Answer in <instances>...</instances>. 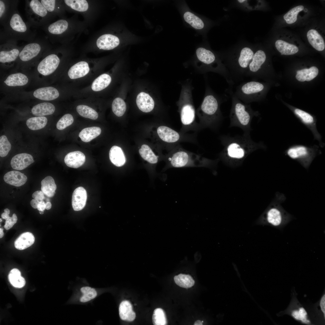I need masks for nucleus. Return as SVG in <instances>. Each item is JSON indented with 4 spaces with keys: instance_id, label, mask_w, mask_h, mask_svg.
Masks as SVG:
<instances>
[{
    "instance_id": "obj_1",
    "label": "nucleus",
    "mask_w": 325,
    "mask_h": 325,
    "mask_svg": "<svg viewBox=\"0 0 325 325\" xmlns=\"http://www.w3.org/2000/svg\"><path fill=\"white\" fill-rule=\"evenodd\" d=\"M256 45L242 40L226 51L217 52L234 83L245 77Z\"/></svg>"
},
{
    "instance_id": "obj_2",
    "label": "nucleus",
    "mask_w": 325,
    "mask_h": 325,
    "mask_svg": "<svg viewBox=\"0 0 325 325\" xmlns=\"http://www.w3.org/2000/svg\"><path fill=\"white\" fill-rule=\"evenodd\" d=\"M228 98L226 94L219 97L207 88L205 96L197 112L201 130L209 128L216 130L218 128L223 119L220 105Z\"/></svg>"
},
{
    "instance_id": "obj_3",
    "label": "nucleus",
    "mask_w": 325,
    "mask_h": 325,
    "mask_svg": "<svg viewBox=\"0 0 325 325\" xmlns=\"http://www.w3.org/2000/svg\"><path fill=\"white\" fill-rule=\"evenodd\" d=\"M223 147L220 154L229 158L242 159L250 153L258 149H266V147L263 142H256L251 138L250 133L244 132L242 135L231 136L221 135L219 137Z\"/></svg>"
},
{
    "instance_id": "obj_4",
    "label": "nucleus",
    "mask_w": 325,
    "mask_h": 325,
    "mask_svg": "<svg viewBox=\"0 0 325 325\" xmlns=\"http://www.w3.org/2000/svg\"><path fill=\"white\" fill-rule=\"evenodd\" d=\"M3 27L0 32V44L8 41L17 42L20 40L29 42L36 37V32L31 29L33 27L28 22L24 21L17 7L13 11Z\"/></svg>"
},
{
    "instance_id": "obj_5",
    "label": "nucleus",
    "mask_w": 325,
    "mask_h": 325,
    "mask_svg": "<svg viewBox=\"0 0 325 325\" xmlns=\"http://www.w3.org/2000/svg\"><path fill=\"white\" fill-rule=\"evenodd\" d=\"M233 88L229 86L225 91L232 100L229 127H237L241 129L244 132L250 133L252 130V119L254 116L258 115V113L252 109L250 104L244 103L239 100L235 95Z\"/></svg>"
},
{
    "instance_id": "obj_6",
    "label": "nucleus",
    "mask_w": 325,
    "mask_h": 325,
    "mask_svg": "<svg viewBox=\"0 0 325 325\" xmlns=\"http://www.w3.org/2000/svg\"><path fill=\"white\" fill-rule=\"evenodd\" d=\"M195 55L196 62L200 63V67L204 70L220 74L226 79L229 86L233 87L235 83L228 71L223 63L217 52L212 50L207 42L197 47Z\"/></svg>"
},
{
    "instance_id": "obj_7",
    "label": "nucleus",
    "mask_w": 325,
    "mask_h": 325,
    "mask_svg": "<svg viewBox=\"0 0 325 325\" xmlns=\"http://www.w3.org/2000/svg\"><path fill=\"white\" fill-rule=\"evenodd\" d=\"M168 161L170 166L175 168L208 167L215 162L185 149L180 144L172 150Z\"/></svg>"
},
{
    "instance_id": "obj_8",
    "label": "nucleus",
    "mask_w": 325,
    "mask_h": 325,
    "mask_svg": "<svg viewBox=\"0 0 325 325\" xmlns=\"http://www.w3.org/2000/svg\"><path fill=\"white\" fill-rule=\"evenodd\" d=\"M177 5L184 23L200 34L206 36L209 30L218 23L194 12L184 1L178 2Z\"/></svg>"
},
{
    "instance_id": "obj_9",
    "label": "nucleus",
    "mask_w": 325,
    "mask_h": 325,
    "mask_svg": "<svg viewBox=\"0 0 325 325\" xmlns=\"http://www.w3.org/2000/svg\"><path fill=\"white\" fill-rule=\"evenodd\" d=\"M25 2L26 17L28 22L32 27H42L50 23L52 15L39 0H26Z\"/></svg>"
},
{
    "instance_id": "obj_10",
    "label": "nucleus",
    "mask_w": 325,
    "mask_h": 325,
    "mask_svg": "<svg viewBox=\"0 0 325 325\" xmlns=\"http://www.w3.org/2000/svg\"><path fill=\"white\" fill-rule=\"evenodd\" d=\"M181 127L180 131L183 133L192 131L197 132L201 130L199 123L195 120V110L192 101L184 99L178 103Z\"/></svg>"
},
{
    "instance_id": "obj_11",
    "label": "nucleus",
    "mask_w": 325,
    "mask_h": 325,
    "mask_svg": "<svg viewBox=\"0 0 325 325\" xmlns=\"http://www.w3.org/2000/svg\"><path fill=\"white\" fill-rule=\"evenodd\" d=\"M280 203L277 201L270 207L258 221V224L281 229L290 222L292 216L283 208Z\"/></svg>"
},
{
    "instance_id": "obj_12",
    "label": "nucleus",
    "mask_w": 325,
    "mask_h": 325,
    "mask_svg": "<svg viewBox=\"0 0 325 325\" xmlns=\"http://www.w3.org/2000/svg\"><path fill=\"white\" fill-rule=\"evenodd\" d=\"M321 152L316 145L308 146L302 144H293L285 151V154L298 162L305 169H308L317 154Z\"/></svg>"
},
{
    "instance_id": "obj_13",
    "label": "nucleus",
    "mask_w": 325,
    "mask_h": 325,
    "mask_svg": "<svg viewBox=\"0 0 325 325\" xmlns=\"http://www.w3.org/2000/svg\"><path fill=\"white\" fill-rule=\"evenodd\" d=\"M50 47L47 37H36L33 40L23 45L18 57L22 62H30L43 52H47Z\"/></svg>"
},
{
    "instance_id": "obj_14",
    "label": "nucleus",
    "mask_w": 325,
    "mask_h": 325,
    "mask_svg": "<svg viewBox=\"0 0 325 325\" xmlns=\"http://www.w3.org/2000/svg\"><path fill=\"white\" fill-rule=\"evenodd\" d=\"M265 88V85L262 83L251 80L240 84L234 92L241 101L248 104L258 99Z\"/></svg>"
},
{
    "instance_id": "obj_15",
    "label": "nucleus",
    "mask_w": 325,
    "mask_h": 325,
    "mask_svg": "<svg viewBox=\"0 0 325 325\" xmlns=\"http://www.w3.org/2000/svg\"><path fill=\"white\" fill-rule=\"evenodd\" d=\"M23 45L19 46L17 42L8 41L0 45V62L9 63L15 61L19 57Z\"/></svg>"
},
{
    "instance_id": "obj_16",
    "label": "nucleus",
    "mask_w": 325,
    "mask_h": 325,
    "mask_svg": "<svg viewBox=\"0 0 325 325\" xmlns=\"http://www.w3.org/2000/svg\"><path fill=\"white\" fill-rule=\"evenodd\" d=\"M293 112L300 121L312 132L314 139L319 142L320 147H323L325 144L322 141V136L318 132L316 124V121L312 115L309 113L298 108H295Z\"/></svg>"
},
{
    "instance_id": "obj_17",
    "label": "nucleus",
    "mask_w": 325,
    "mask_h": 325,
    "mask_svg": "<svg viewBox=\"0 0 325 325\" xmlns=\"http://www.w3.org/2000/svg\"><path fill=\"white\" fill-rule=\"evenodd\" d=\"M60 59L56 54L54 53L47 55L38 65L37 69L39 72L44 76L49 75L53 73L57 68L60 63Z\"/></svg>"
},
{
    "instance_id": "obj_18",
    "label": "nucleus",
    "mask_w": 325,
    "mask_h": 325,
    "mask_svg": "<svg viewBox=\"0 0 325 325\" xmlns=\"http://www.w3.org/2000/svg\"><path fill=\"white\" fill-rule=\"evenodd\" d=\"M68 26L67 21L61 19L42 26V29L46 34L47 37L50 39L55 36L64 34L67 31Z\"/></svg>"
},
{
    "instance_id": "obj_19",
    "label": "nucleus",
    "mask_w": 325,
    "mask_h": 325,
    "mask_svg": "<svg viewBox=\"0 0 325 325\" xmlns=\"http://www.w3.org/2000/svg\"><path fill=\"white\" fill-rule=\"evenodd\" d=\"M18 0H0V23L3 26L13 11L17 7Z\"/></svg>"
},
{
    "instance_id": "obj_20",
    "label": "nucleus",
    "mask_w": 325,
    "mask_h": 325,
    "mask_svg": "<svg viewBox=\"0 0 325 325\" xmlns=\"http://www.w3.org/2000/svg\"><path fill=\"white\" fill-rule=\"evenodd\" d=\"M87 197V193L84 187H79L76 188L72 196V204L73 210L79 211L83 209L85 206Z\"/></svg>"
},
{
    "instance_id": "obj_21",
    "label": "nucleus",
    "mask_w": 325,
    "mask_h": 325,
    "mask_svg": "<svg viewBox=\"0 0 325 325\" xmlns=\"http://www.w3.org/2000/svg\"><path fill=\"white\" fill-rule=\"evenodd\" d=\"M34 162L32 155L26 153L17 154L12 158L11 161V167L14 169L23 170Z\"/></svg>"
},
{
    "instance_id": "obj_22",
    "label": "nucleus",
    "mask_w": 325,
    "mask_h": 325,
    "mask_svg": "<svg viewBox=\"0 0 325 325\" xmlns=\"http://www.w3.org/2000/svg\"><path fill=\"white\" fill-rule=\"evenodd\" d=\"M119 43V38L111 34L103 35L97 39L96 45L100 49L110 50L117 46Z\"/></svg>"
},
{
    "instance_id": "obj_23",
    "label": "nucleus",
    "mask_w": 325,
    "mask_h": 325,
    "mask_svg": "<svg viewBox=\"0 0 325 325\" xmlns=\"http://www.w3.org/2000/svg\"><path fill=\"white\" fill-rule=\"evenodd\" d=\"M85 156L81 151H76L68 153L65 156L64 161L66 165L70 167L77 168L84 163Z\"/></svg>"
},
{
    "instance_id": "obj_24",
    "label": "nucleus",
    "mask_w": 325,
    "mask_h": 325,
    "mask_svg": "<svg viewBox=\"0 0 325 325\" xmlns=\"http://www.w3.org/2000/svg\"><path fill=\"white\" fill-rule=\"evenodd\" d=\"M306 36L309 43L315 49L322 51L325 49L324 39L317 30L313 29H309L307 32Z\"/></svg>"
},
{
    "instance_id": "obj_25",
    "label": "nucleus",
    "mask_w": 325,
    "mask_h": 325,
    "mask_svg": "<svg viewBox=\"0 0 325 325\" xmlns=\"http://www.w3.org/2000/svg\"><path fill=\"white\" fill-rule=\"evenodd\" d=\"M136 102L139 109L145 113L150 112L154 107V102L152 98L144 92H141L138 95Z\"/></svg>"
},
{
    "instance_id": "obj_26",
    "label": "nucleus",
    "mask_w": 325,
    "mask_h": 325,
    "mask_svg": "<svg viewBox=\"0 0 325 325\" xmlns=\"http://www.w3.org/2000/svg\"><path fill=\"white\" fill-rule=\"evenodd\" d=\"M89 70L88 63L85 61H81L72 66L69 69L68 74L71 79H75L85 76Z\"/></svg>"
},
{
    "instance_id": "obj_27",
    "label": "nucleus",
    "mask_w": 325,
    "mask_h": 325,
    "mask_svg": "<svg viewBox=\"0 0 325 325\" xmlns=\"http://www.w3.org/2000/svg\"><path fill=\"white\" fill-rule=\"evenodd\" d=\"M274 44L276 49L282 55H293L297 53L299 51V48L297 45L283 39H277Z\"/></svg>"
},
{
    "instance_id": "obj_28",
    "label": "nucleus",
    "mask_w": 325,
    "mask_h": 325,
    "mask_svg": "<svg viewBox=\"0 0 325 325\" xmlns=\"http://www.w3.org/2000/svg\"><path fill=\"white\" fill-rule=\"evenodd\" d=\"M4 180L6 183L10 185L19 187L26 183L27 181V177L20 172L12 171L5 174Z\"/></svg>"
},
{
    "instance_id": "obj_29",
    "label": "nucleus",
    "mask_w": 325,
    "mask_h": 325,
    "mask_svg": "<svg viewBox=\"0 0 325 325\" xmlns=\"http://www.w3.org/2000/svg\"><path fill=\"white\" fill-rule=\"evenodd\" d=\"M33 95L36 98L45 101H51L57 98L59 94L58 90L52 87L39 88L36 90Z\"/></svg>"
},
{
    "instance_id": "obj_30",
    "label": "nucleus",
    "mask_w": 325,
    "mask_h": 325,
    "mask_svg": "<svg viewBox=\"0 0 325 325\" xmlns=\"http://www.w3.org/2000/svg\"><path fill=\"white\" fill-rule=\"evenodd\" d=\"M119 313L120 318L123 320L132 321L135 318V314L132 310V305L127 300L123 301L120 304Z\"/></svg>"
},
{
    "instance_id": "obj_31",
    "label": "nucleus",
    "mask_w": 325,
    "mask_h": 325,
    "mask_svg": "<svg viewBox=\"0 0 325 325\" xmlns=\"http://www.w3.org/2000/svg\"><path fill=\"white\" fill-rule=\"evenodd\" d=\"M35 238L32 234L26 232L21 234L15 240L14 245L17 249L23 250L30 247L34 243Z\"/></svg>"
},
{
    "instance_id": "obj_32",
    "label": "nucleus",
    "mask_w": 325,
    "mask_h": 325,
    "mask_svg": "<svg viewBox=\"0 0 325 325\" xmlns=\"http://www.w3.org/2000/svg\"><path fill=\"white\" fill-rule=\"evenodd\" d=\"M111 162L117 167H121L125 162V158L121 148L117 146H113L111 148L109 153Z\"/></svg>"
},
{
    "instance_id": "obj_33",
    "label": "nucleus",
    "mask_w": 325,
    "mask_h": 325,
    "mask_svg": "<svg viewBox=\"0 0 325 325\" xmlns=\"http://www.w3.org/2000/svg\"><path fill=\"white\" fill-rule=\"evenodd\" d=\"M55 110L54 106L48 102H44L34 106L32 109V114L37 116H42L53 113Z\"/></svg>"
},
{
    "instance_id": "obj_34",
    "label": "nucleus",
    "mask_w": 325,
    "mask_h": 325,
    "mask_svg": "<svg viewBox=\"0 0 325 325\" xmlns=\"http://www.w3.org/2000/svg\"><path fill=\"white\" fill-rule=\"evenodd\" d=\"M41 190L43 193L47 197H53L55 193L57 186L53 178L48 176L46 177L41 182Z\"/></svg>"
},
{
    "instance_id": "obj_35",
    "label": "nucleus",
    "mask_w": 325,
    "mask_h": 325,
    "mask_svg": "<svg viewBox=\"0 0 325 325\" xmlns=\"http://www.w3.org/2000/svg\"><path fill=\"white\" fill-rule=\"evenodd\" d=\"M28 81V78L25 75L17 73L9 75L4 82L9 86H16L25 85Z\"/></svg>"
},
{
    "instance_id": "obj_36",
    "label": "nucleus",
    "mask_w": 325,
    "mask_h": 325,
    "mask_svg": "<svg viewBox=\"0 0 325 325\" xmlns=\"http://www.w3.org/2000/svg\"><path fill=\"white\" fill-rule=\"evenodd\" d=\"M101 129L98 127L85 128L79 133V136L82 141L88 142L96 138L101 133Z\"/></svg>"
},
{
    "instance_id": "obj_37",
    "label": "nucleus",
    "mask_w": 325,
    "mask_h": 325,
    "mask_svg": "<svg viewBox=\"0 0 325 325\" xmlns=\"http://www.w3.org/2000/svg\"><path fill=\"white\" fill-rule=\"evenodd\" d=\"M111 81L110 76L107 74H103L96 78L93 82L91 88L94 91H101L107 87Z\"/></svg>"
},
{
    "instance_id": "obj_38",
    "label": "nucleus",
    "mask_w": 325,
    "mask_h": 325,
    "mask_svg": "<svg viewBox=\"0 0 325 325\" xmlns=\"http://www.w3.org/2000/svg\"><path fill=\"white\" fill-rule=\"evenodd\" d=\"M139 152L141 157L150 163L154 164L157 162L159 156L156 155L148 145H143Z\"/></svg>"
},
{
    "instance_id": "obj_39",
    "label": "nucleus",
    "mask_w": 325,
    "mask_h": 325,
    "mask_svg": "<svg viewBox=\"0 0 325 325\" xmlns=\"http://www.w3.org/2000/svg\"><path fill=\"white\" fill-rule=\"evenodd\" d=\"M47 119L45 116H37L30 118L26 122L28 127L33 130H39L44 128L46 125Z\"/></svg>"
},
{
    "instance_id": "obj_40",
    "label": "nucleus",
    "mask_w": 325,
    "mask_h": 325,
    "mask_svg": "<svg viewBox=\"0 0 325 325\" xmlns=\"http://www.w3.org/2000/svg\"><path fill=\"white\" fill-rule=\"evenodd\" d=\"M8 279L11 284L16 287H22L25 284V279L21 276L20 271L17 268H14L11 271L8 275Z\"/></svg>"
},
{
    "instance_id": "obj_41",
    "label": "nucleus",
    "mask_w": 325,
    "mask_h": 325,
    "mask_svg": "<svg viewBox=\"0 0 325 325\" xmlns=\"http://www.w3.org/2000/svg\"><path fill=\"white\" fill-rule=\"evenodd\" d=\"M304 9V7L302 5L294 7L284 15L283 18L288 24L294 23L297 20L298 15Z\"/></svg>"
},
{
    "instance_id": "obj_42",
    "label": "nucleus",
    "mask_w": 325,
    "mask_h": 325,
    "mask_svg": "<svg viewBox=\"0 0 325 325\" xmlns=\"http://www.w3.org/2000/svg\"><path fill=\"white\" fill-rule=\"evenodd\" d=\"M174 280L178 285L185 288L192 287L195 283L194 280L191 276L182 274L175 276Z\"/></svg>"
},
{
    "instance_id": "obj_43",
    "label": "nucleus",
    "mask_w": 325,
    "mask_h": 325,
    "mask_svg": "<svg viewBox=\"0 0 325 325\" xmlns=\"http://www.w3.org/2000/svg\"><path fill=\"white\" fill-rule=\"evenodd\" d=\"M63 2L67 6L79 12L85 11L88 8V3L85 0H64Z\"/></svg>"
},
{
    "instance_id": "obj_44",
    "label": "nucleus",
    "mask_w": 325,
    "mask_h": 325,
    "mask_svg": "<svg viewBox=\"0 0 325 325\" xmlns=\"http://www.w3.org/2000/svg\"><path fill=\"white\" fill-rule=\"evenodd\" d=\"M78 113L81 116L93 120L96 119L98 117L97 112L91 107L84 105L78 106L76 108Z\"/></svg>"
},
{
    "instance_id": "obj_45",
    "label": "nucleus",
    "mask_w": 325,
    "mask_h": 325,
    "mask_svg": "<svg viewBox=\"0 0 325 325\" xmlns=\"http://www.w3.org/2000/svg\"><path fill=\"white\" fill-rule=\"evenodd\" d=\"M114 113L118 117L123 116L126 109V104L124 101L120 98H117L113 101L112 105Z\"/></svg>"
},
{
    "instance_id": "obj_46",
    "label": "nucleus",
    "mask_w": 325,
    "mask_h": 325,
    "mask_svg": "<svg viewBox=\"0 0 325 325\" xmlns=\"http://www.w3.org/2000/svg\"><path fill=\"white\" fill-rule=\"evenodd\" d=\"M152 320L154 325L167 324V321L166 314L162 309L157 308L154 311L152 316Z\"/></svg>"
},
{
    "instance_id": "obj_47",
    "label": "nucleus",
    "mask_w": 325,
    "mask_h": 325,
    "mask_svg": "<svg viewBox=\"0 0 325 325\" xmlns=\"http://www.w3.org/2000/svg\"><path fill=\"white\" fill-rule=\"evenodd\" d=\"M83 295L81 297L80 301L82 302H88L95 298L97 296V292L93 288L86 286L82 287L80 289Z\"/></svg>"
},
{
    "instance_id": "obj_48",
    "label": "nucleus",
    "mask_w": 325,
    "mask_h": 325,
    "mask_svg": "<svg viewBox=\"0 0 325 325\" xmlns=\"http://www.w3.org/2000/svg\"><path fill=\"white\" fill-rule=\"evenodd\" d=\"M42 5L47 11L53 15L60 11V8L57 1L54 0H40Z\"/></svg>"
},
{
    "instance_id": "obj_49",
    "label": "nucleus",
    "mask_w": 325,
    "mask_h": 325,
    "mask_svg": "<svg viewBox=\"0 0 325 325\" xmlns=\"http://www.w3.org/2000/svg\"><path fill=\"white\" fill-rule=\"evenodd\" d=\"M11 145L7 137L4 135L0 137V156L4 157L8 154L11 149Z\"/></svg>"
},
{
    "instance_id": "obj_50",
    "label": "nucleus",
    "mask_w": 325,
    "mask_h": 325,
    "mask_svg": "<svg viewBox=\"0 0 325 325\" xmlns=\"http://www.w3.org/2000/svg\"><path fill=\"white\" fill-rule=\"evenodd\" d=\"M74 119L73 116L70 114L63 115L57 122L56 127L59 130H62L71 125L73 122Z\"/></svg>"
},
{
    "instance_id": "obj_51",
    "label": "nucleus",
    "mask_w": 325,
    "mask_h": 325,
    "mask_svg": "<svg viewBox=\"0 0 325 325\" xmlns=\"http://www.w3.org/2000/svg\"><path fill=\"white\" fill-rule=\"evenodd\" d=\"M307 315L306 311L302 307L300 308L298 310L293 311L292 313V315L295 319L305 323H309L310 322L307 320Z\"/></svg>"
},
{
    "instance_id": "obj_52",
    "label": "nucleus",
    "mask_w": 325,
    "mask_h": 325,
    "mask_svg": "<svg viewBox=\"0 0 325 325\" xmlns=\"http://www.w3.org/2000/svg\"><path fill=\"white\" fill-rule=\"evenodd\" d=\"M17 220L16 214H13L11 217H9L6 220L4 227L5 229L8 230L11 228L16 223Z\"/></svg>"
},
{
    "instance_id": "obj_53",
    "label": "nucleus",
    "mask_w": 325,
    "mask_h": 325,
    "mask_svg": "<svg viewBox=\"0 0 325 325\" xmlns=\"http://www.w3.org/2000/svg\"><path fill=\"white\" fill-rule=\"evenodd\" d=\"M44 194L42 191L38 190L32 194V197L34 199L40 202L44 199Z\"/></svg>"
},
{
    "instance_id": "obj_54",
    "label": "nucleus",
    "mask_w": 325,
    "mask_h": 325,
    "mask_svg": "<svg viewBox=\"0 0 325 325\" xmlns=\"http://www.w3.org/2000/svg\"><path fill=\"white\" fill-rule=\"evenodd\" d=\"M325 296L324 294L322 297L320 302V306L321 310L324 314L325 315Z\"/></svg>"
},
{
    "instance_id": "obj_55",
    "label": "nucleus",
    "mask_w": 325,
    "mask_h": 325,
    "mask_svg": "<svg viewBox=\"0 0 325 325\" xmlns=\"http://www.w3.org/2000/svg\"><path fill=\"white\" fill-rule=\"evenodd\" d=\"M45 209V204L43 201H41L39 202L38 206L37 209L39 211H44Z\"/></svg>"
},
{
    "instance_id": "obj_56",
    "label": "nucleus",
    "mask_w": 325,
    "mask_h": 325,
    "mask_svg": "<svg viewBox=\"0 0 325 325\" xmlns=\"http://www.w3.org/2000/svg\"><path fill=\"white\" fill-rule=\"evenodd\" d=\"M39 201L36 199L32 200L30 202V204L32 207L34 209H37L38 206Z\"/></svg>"
},
{
    "instance_id": "obj_57",
    "label": "nucleus",
    "mask_w": 325,
    "mask_h": 325,
    "mask_svg": "<svg viewBox=\"0 0 325 325\" xmlns=\"http://www.w3.org/2000/svg\"><path fill=\"white\" fill-rule=\"evenodd\" d=\"M296 77L297 80L300 82H304L306 80V76H305L304 74L301 75L299 74H297Z\"/></svg>"
},
{
    "instance_id": "obj_58",
    "label": "nucleus",
    "mask_w": 325,
    "mask_h": 325,
    "mask_svg": "<svg viewBox=\"0 0 325 325\" xmlns=\"http://www.w3.org/2000/svg\"><path fill=\"white\" fill-rule=\"evenodd\" d=\"M9 214L4 212L2 214L1 217L3 219L6 220L9 217Z\"/></svg>"
},
{
    "instance_id": "obj_59",
    "label": "nucleus",
    "mask_w": 325,
    "mask_h": 325,
    "mask_svg": "<svg viewBox=\"0 0 325 325\" xmlns=\"http://www.w3.org/2000/svg\"><path fill=\"white\" fill-rule=\"evenodd\" d=\"M45 209L47 210H49L51 208V203L49 201L45 203Z\"/></svg>"
},
{
    "instance_id": "obj_60",
    "label": "nucleus",
    "mask_w": 325,
    "mask_h": 325,
    "mask_svg": "<svg viewBox=\"0 0 325 325\" xmlns=\"http://www.w3.org/2000/svg\"><path fill=\"white\" fill-rule=\"evenodd\" d=\"M203 321H202H202H201L200 320H197L195 322V323H194V325H203Z\"/></svg>"
},
{
    "instance_id": "obj_61",
    "label": "nucleus",
    "mask_w": 325,
    "mask_h": 325,
    "mask_svg": "<svg viewBox=\"0 0 325 325\" xmlns=\"http://www.w3.org/2000/svg\"><path fill=\"white\" fill-rule=\"evenodd\" d=\"M3 229L0 228V238H2L4 235V233H3Z\"/></svg>"
},
{
    "instance_id": "obj_62",
    "label": "nucleus",
    "mask_w": 325,
    "mask_h": 325,
    "mask_svg": "<svg viewBox=\"0 0 325 325\" xmlns=\"http://www.w3.org/2000/svg\"><path fill=\"white\" fill-rule=\"evenodd\" d=\"M4 212L8 213L9 214L10 213V210L8 209H5L4 210Z\"/></svg>"
},
{
    "instance_id": "obj_63",
    "label": "nucleus",
    "mask_w": 325,
    "mask_h": 325,
    "mask_svg": "<svg viewBox=\"0 0 325 325\" xmlns=\"http://www.w3.org/2000/svg\"><path fill=\"white\" fill-rule=\"evenodd\" d=\"M44 213V211H39V214H43Z\"/></svg>"
},
{
    "instance_id": "obj_64",
    "label": "nucleus",
    "mask_w": 325,
    "mask_h": 325,
    "mask_svg": "<svg viewBox=\"0 0 325 325\" xmlns=\"http://www.w3.org/2000/svg\"><path fill=\"white\" fill-rule=\"evenodd\" d=\"M0 222H1L2 221V219L1 218H0Z\"/></svg>"
}]
</instances>
